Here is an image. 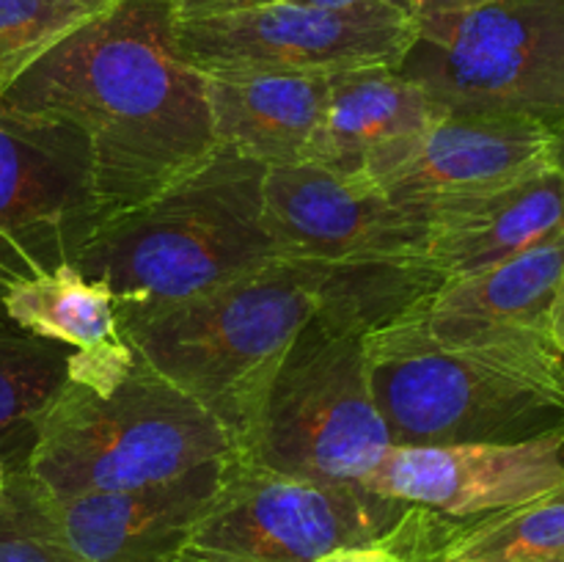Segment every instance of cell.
Wrapping results in <instances>:
<instances>
[{
	"label": "cell",
	"mask_w": 564,
	"mask_h": 562,
	"mask_svg": "<svg viewBox=\"0 0 564 562\" xmlns=\"http://www.w3.org/2000/svg\"><path fill=\"white\" fill-rule=\"evenodd\" d=\"M441 116L427 94L397 66L334 72L323 119L303 163L364 176L375 158L422 136Z\"/></svg>",
	"instance_id": "d6986e66"
},
{
	"label": "cell",
	"mask_w": 564,
	"mask_h": 562,
	"mask_svg": "<svg viewBox=\"0 0 564 562\" xmlns=\"http://www.w3.org/2000/svg\"><path fill=\"white\" fill-rule=\"evenodd\" d=\"M427 259L446 279L479 273L564 229V171L551 165L516 185L435 207Z\"/></svg>",
	"instance_id": "ac0fdd59"
},
{
	"label": "cell",
	"mask_w": 564,
	"mask_h": 562,
	"mask_svg": "<svg viewBox=\"0 0 564 562\" xmlns=\"http://www.w3.org/2000/svg\"><path fill=\"white\" fill-rule=\"evenodd\" d=\"M554 165L564 171V127L556 132V149H554Z\"/></svg>",
	"instance_id": "4dcf8cb0"
},
{
	"label": "cell",
	"mask_w": 564,
	"mask_h": 562,
	"mask_svg": "<svg viewBox=\"0 0 564 562\" xmlns=\"http://www.w3.org/2000/svg\"><path fill=\"white\" fill-rule=\"evenodd\" d=\"M551 339H554L556 350H560L564 358V281L560 287V295H556L554 312H551Z\"/></svg>",
	"instance_id": "f1b7e54d"
},
{
	"label": "cell",
	"mask_w": 564,
	"mask_h": 562,
	"mask_svg": "<svg viewBox=\"0 0 564 562\" xmlns=\"http://www.w3.org/2000/svg\"><path fill=\"white\" fill-rule=\"evenodd\" d=\"M264 165L215 149L196 171L105 220L75 264L102 281L121 328L275 262L262 224Z\"/></svg>",
	"instance_id": "3957f363"
},
{
	"label": "cell",
	"mask_w": 564,
	"mask_h": 562,
	"mask_svg": "<svg viewBox=\"0 0 564 562\" xmlns=\"http://www.w3.org/2000/svg\"><path fill=\"white\" fill-rule=\"evenodd\" d=\"M0 314L20 331L75 347L69 380L88 389L108 391L138 358L108 287L83 275L75 264L11 284L0 298Z\"/></svg>",
	"instance_id": "e0dca14e"
},
{
	"label": "cell",
	"mask_w": 564,
	"mask_h": 562,
	"mask_svg": "<svg viewBox=\"0 0 564 562\" xmlns=\"http://www.w3.org/2000/svg\"><path fill=\"white\" fill-rule=\"evenodd\" d=\"M110 0H0V91Z\"/></svg>",
	"instance_id": "603a6c76"
},
{
	"label": "cell",
	"mask_w": 564,
	"mask_h": 562,
	"mask_svg": "<svg viewBox=\"0 0 564 562\" xmlns=\"http://www.w3.org/2000/svg\"><path fill=\"white\" fill-rule=\"evenodd\" d=\"M0 110L86 132L102 224L215 154L204 75L176 50L174 0H110L0 91Z\"/></svg>",
	"instance_id": "6da1fadb"
},
{
	"label": "cell",
	"mask_w": 564,
	"mask_h": 562,
	"mask_svg": "<svg viewBox=\"0 0 564 562\" xmlns=\"http://www.w3.org/2000/svg\"><path fill=\"white\" fill-rule=\"evenodd\" d=\"M314 314L306 273L275 259L124 331L154 372L218 419L240 455L281 358Z\"/></svg>",
	"instance_id": "5b68a950"
},
{
	"label": "cell",
	"mask_w": 564,
	"mask_h": 562,
	"mask_svg": "<svg viewBox=\"0 0 564 562\" xmlns=\"http://www.w3.org/2000/svg\"><path fill=\"white\" fill-rule=\"evenodd\" d=\"M538 562H564V551H562V554H556V556H549V560H538Z\"/></svg>",
	"instance_id": "d6a6232c"
},
{
	"label": "cell",
	"mask_w": 564,
	"mask_h": 562,
	"mask_svg": "<svg viewBox=\"0 0 564 562\" xmlns=\"http://www.w3.org/2000/svg\"><path fill=\"white\" fill-rule=\"evenodd\" d=\"M275 3H286V0H174L176 17L235 14V11H251Z\"/></svg>",
	"instance_id": "d4e9b609"
},
{
	"label": "cell",
	"mask_w": 564,
	"mask_h": 562,
	"mask_svg": "<svg viewBox=\"0 0 564 562\" xmlns=\"http://www.w3.org/2000/svg\"><path fill=\"white\" fill-rule=\"evenodd\" d=\"M564 281V229L479 273L446 279L411 317L438 339L551 336Z\"/></svg>",
	"instance_id": "9a60e30c"
},
{
	"label": "cell",
	"mask_w": 564,
	"mask_h": 562,
	"mask_svg": "<svg viewBox=\"0 0 564 562\" xmlns=\"http://www.w3.org/2000/svg\"><path fill=\"white\" fill-rule=\"evenodd\" d=\"M171 562H226V560H218V556L213 554H202V551L196 549H182Z\"/></svg>",
	"instance_id": "f546056e"
},
{
	"label": "cell",
	"mask_w": 564,
	"mask_h": 562,
	"mask_svg": "<svg viewBox=\"0 0 564 562\" xmlns=\"http://www.w3.org/2000/svg\"><path fill=\"white\" fill-rule=\"evenodd\" d=\"M562 433L516 444L391 446L364 488L452 521H477L564 488Z\"/></svg>",
	"instance_id": "4fadbf2b"
},
{
	"label": "cell",
	"mask_w": 564,
	"mask_h": 562,
	"mask_svg": "<svg viewBox=\"0 0 564 562\" xmlns=\"http://www.w3.org/2000/svg\"><path fill=\"white\" fill-rule=\"evenodd\" d=\"M389 450L364 336L314 314L281 358L240 457L314 483L364 485Z\"/></svg>",
	"instance_id": "52a82bcc"
},
{
	"label": "cell",
	"mask_w": 564,
	"mask_h": 562,
	"mask_svg": "<svg viewBox=\"0 0 564 562\" xmlns=\"http://www.w3.org/2000/svg\"><path fill=\"white\" fill-rule=\"evenodd\" d=\"M237 455L218 419L138 353L108 391L66 383L42 417L25 472L53 501L169 483Z\"/></svg>",
	"instance_id": "277c9868"
},
{
	"label": "cell",
	"mask_w": 564,
	"mask_h": 562,
	"mask_svg": "<svg viewBox=\"0 0 564 562\" xmlns=\"http://www.w3.org/2000/svg\"><path fill=\"white\" fill-rule=\"evenodd\" d=\"M317 562H416L405 551L394 549L386 543L372 545H350V549H336L330 554L319 556Z\"/></svg>",
	"instance_id": "484cf974"
},
{
	"label": "cell",
	"mask_w": 564,
	"mask_h": 562,
	"mask_svg": "<svg viewBox=\"0 0 564 562\" xmlns=\"http://www.w3.org/2000/svg\"><path fill=\"white\" fill-rule=\"evenodd\" d=\"M237 455L169 483L53 501L66 543L86 562H171L213 510Z\"/></svg>",
	"instance_id": "5bb4252c"
},
{
	"label": "cell",
	"mask_w": 564,
	"mask_h": 562,
	"mask_svg": "<svg viewBox=\"0 0 564 562\" xmlns=\"http://www.w3.org/2000/svg\"><path fill=\"white\" fill-rule=\"evenodd\" d=\"M215 149L273 169L303 163L314 141L330 75L286 69L202 72Z\"/></svg>",
	"instance_id": "2e32d148"
},
{
	"label": "cell",
	"mask_w": 564,
	"mask_h": 562,
	"mask_svg": "<svg viewBox=\"0 0 564 562\" xmlns=\"http://www.w3.org/2000/svg\"><path fill=\"white\" fill-rule=\"evenodd\" d=\"M562 461H564V433H562Z\"/></svg>",
	"instance_id": "836d02e7"
},
{
	"label": "cell",
	"mask_w": 564,
	"mask_h": 562,
	"mask_svg": "<svg viewBox=\"0 0 564 562\" xmlns=\"http://www.w3.org/2000/svg\"><path fill=\"white\" fill-rule=\"evenodd\" d=\"M295 264L312 284L317 317L361 336L400 320L444 284V275L430 264L427 253L341 264Z\"/></svg>",
	"instance_id": "ffe728a7"
},
{
	"label": "cell",
	"mask_w": 564,
	"mask_h": 562,
	"mask_svg": "<svg viewBox=\"0 0 564 562\" xmlns=\"http://www.w3.org/2000/svg\"><path fill=\"white\" fill-rule=\"evenodd\" d=\"M262 224L275 257L341 264L427 253V218L397 207L367 176L317 163L264 169Z\"/></svg>",
	"instance_id": "8fae6325"
},
{
	"label": "cell",
	"mask_w": 564,
	"mask_h": 562,
	"mask_svg": "<svg viewBox=\"0 0 564 562\" xmlns=\"http://www.w3.org/2000/svg\"><path fill=\"white\" fill-rule=\"evenodd\" d=\"M416 22L391 6L323 9L286 0L251 11L176 17V50L198 72H334L400 66Z\"/></svg>",
	"instance_id": "30bf717a"
},
{
	"label": "cell",
	"mask_w": 564,
	"mask_h": 562,
	"mask_svg": "<svg viewBox=\"0 0 564 562\" xmlns=\"http://www.w3.org/2000/svg\"><path fill=\"white\" fill-rule=\"evenodd\" d=\"M99 226L86 132L64 119L0 110V298L75 262Z\"/></svg>",
	"instance_id": "9c48e42d"
},
{
	"label": "cell",
	"mask_w": 564,
	"mask_h": 562,
	"mask_svg": "<svg viewBox=\"0 0 564 562\" xmlns=\"http://www.w3.org/2000/svg\"><path fill=\"white\" fill-rule=\"evenodd\" d=\"M408 14L413 17V22L430 20V17L441 14H457V11L474 9V6L485 3V0H405Z\"/></svg>",
	"instance_id": "4316f807"
},
{
	"label": "cell",
	"mask_w": 564,
	"mask_h": 562,
	"mask_svg": "<svg viewBox=\"0 0 564 562\" xmlns=\"http://www.w3.org/2000/svg\"><path fill=\"white\" fill-rule=\"evenodd\" d=\"M6 483H9V466H6L3 455H0V490L6 488Z\"/></svg>",
	"instance_id": "1f68e13d"
},
{
	"label": "cell",
	"mask_w": 564,
	"mask_h": 562,
	"mask_svg": "<svg viewBox=\"0 0 564 562\" xmlns=\"http://www.w3.org/2000/svg\"><path fill=\"white\" fill-rule=\"evenodd\" d=\"M564 551V488L468 521L435 562H538Z\"/></svg>",
	"instance_id": "7402d4cb"
},
{
	"label": "cell",
	"mask_w": 564,
	"mask_h": 562,
	"mask_svg": "<svg viewBox=\"0 0 564 562\" xmlns=\"http://www.w3.org/2000/svg\"><path fill=\"white\" fill-rule=\"evenodd\" d=\"M0 562H86L61 532L55 505L25 468L0 490Z\"/></svg>",
	"instance_id": "cb8c5ba5"
},
{
	"label": "cell",
	"mask_w": 564,
	"mask_h": 562,
	"mask_svg": "<svg viewBox=\"0 0 564 562\" xmlns=\"http://www.w3.org/2000/svg\"><path fill=\"white\" fill-rule=\"evenodd\" d=\"M364 347L391 446L516 444L564 428V358L551 336L438 339L402 314Z\"/></svg>",
	"instance_id": "7a4b0ae2"
},
{
	"label": "cell",
	"mask_w": 564,
	"mask_h": 562,
	"mask_svg": "<svg viewBox=\"0 0 564 562\" xmlns=\"http://www.w3.org/2000/svg\"><path fill=\"white\" fill-rule=\"evenodd\" d=\"M556 132L529 119L441 116L364 169L397 207L427 218L435 207L516 185L554 165Z\"/></svg>",
	"instance_id": "7c38bea8"
},
{
	"label": "cell",
	"mask_w": 564,
	"mask_h": 562,
	"mask_svg": "<svg viewBox=\"0 0 564 562\" xmlns=\"http://www.w3.org/2000/svg\"><path fill=\"white\" fill-rule=\"evenodd\" d=\"M466 523L364 485L275 474L237 455L218 501L185 549L226 562H317L336 549L386 543L416 562H435Z\"/></svg>",
	"instance_id": "8992f818"
},
{
	"label": "cell",
	"mask_w": 564,
	"mask_h": 562,
	"mask_svg": "<svg viewBox=\"0 0 564 562\" xmlns=\"http://www.w3.org/2000/svg\"><path fill=\"white\" fill-rule=\"evenodd\" d=\"M69 358L58 342L0 320V455L9 472L25 468L39 422L69 383Z\"/></svg>",
	"instance_id": "44dd1931"
},
{
	"label": "cell",
	"mask_w": 564,
	"mask_h": 562,
	"mask_svg": "<svg viewBox=\"0 0 564 562\" xmlns=\"http://www.w3.org/2000/svg\"><path fill=\"white\" fill-rule=\"evenodd\" d=\"M444 116L564 127V0H485L416 22L397 66Z\"/></svg>",
	"instance_id": "ba28073f"
},
{
	"label": "cell",
	"mask_w": 564,
	"mask_h": 562,
	"mask_svg": "<svg viewBox=\"0 0 564 562\" xmlns=\"http://www.w3.org/2000/svg\"><path fill=\"white\" fill-rule=\"evenodd\" d=\"M295 3H308V6H323V9H358V6H391V9H400L408 14L405 0H295ZM411 17V14H408ZM413 20V17H411Z\"/></svg>",
	"instance_id": "83f0119b"
}]
</instances>
